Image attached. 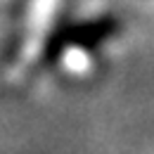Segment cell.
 I'll use <instances>...</instances> for the list:
<instances>
[{
    "label": "cell",
    "mask_w": 154,
    "mask_h": 154,
    "mask_svg": "<svg viewBox=\"0 0 154 154\" xmlns=\"http://www.w3.org/2000/svg\"><path fill=\"white\" fill-rule=\"evenodd\" d=\"M116 31H119V21L112 19V17L83 21V24H76V26H66V45L93 50L97 45H102L104 40H109L112 36H116Z\"/></svg>",
    "instance_id": "6da1fadb"
}]
</instances>
